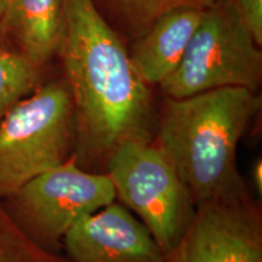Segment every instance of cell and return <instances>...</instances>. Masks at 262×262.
<instances>
[{
	"instance_id": "1",
	"label": "cell",
	"mask_w": 262,
	"mask_h": 262,
	"mask_svg": "<svg viewBox=\"0 0 262 262\" xmlns=\"http://www.w3.org/2000/svg\"><path fill=\"white\" fill-rule=\"evenodd\" d=\"M58 50L74 107L75 157L103 162L129 141H152L155 111L149 85L129 50L93 0H62Z\"/></svg>"
},
{
	"instance_id": "2",
	"label": "cell",
	"mask_w": 262,
	"mask_h": 262,
	"mask_svg": "<svg viewBox=\"0 0 262 262\" xmlns=\"http://www.w3.org/2000/svg\"><path fill=\"white\" fill-rule=\"evenodd\" d=\"M260 106L257 93L245 88L165 98L153 141L172 164L195 208L248 194L237 150Z\"/></svg>"
},
{
	"instance_id": "3",
	"label": "cell",
	"mask_w": 262,
	"mask_h": 262,
	"mask_svg": "<svg viewBox=\"0 0 262 262\" xmlns=\"http://www.w3.org/2000/svg\"><path fill=\"white\" fill-rule=\"evenodd\" d=\"M74 107L66 80L42 81L0 120V198L72 157Z\"/></svg>"
},
{
	"instance_id": "4",
	"label": "cell",
	"mask_w": 262,
	"mask_h": 262,
	"mask_svg": "<svg viewBox=\"0 0 262 262\" xmlns=\"http://www.w3.org/2000/svg\"><path fill=\"white\" fill-rule=\"evenodd\" d=\"M261 80V47L232 0H217L204 10L181 61L159 86L166 97L183 98L221 88L257 93Z\"/></svg>"
},
{
	"instance_id": "5",
	"label": "cell",
	"mask_w": 262,
	"mask_h": 262,
	"mask_svg": "<svg viewBox=\"0 0 262 262\" xmlns=\"http://www.w3.org/2000/svg\"><path fill=\"white\" fill-rule=\"evenodd\" d=\"M104 165L117 198L145 224L163 253H170L191 224L195 205L163 150L153 140L129 141Z\"/></svg>"
},
{
	"instance_id": "6",
	"label": "cell",
	"mask_w": 262,
	"mask_h": 262,
	"mask_svg": "<svg viewBox=\"0 0 262 262\" xmlns=\"http://www.w3.org/2000/svg\"><path fill=\"white\" fill-rule=\"evenodd\" d=\"M116 199L106 173L81 169L72 156L3 201L16 224L35 243L58 253L66 233L77 222Z\"/></svg>"
},
{
	"instance_id": "7",
	"label": "cell",
	"mask_w": 262,
	"mask_h": 262,
	"mask_svg": "<svg viewBox=\"0 0 262 262\" xmlns=\"http://www.w3.org/2000/svg\"><path fill=\"white\" fill-rule=\"evenodd\" d=\"M165 262H262V217L249 194L195 208Z\"/></svg>"
},
{
	"instance_id": "8",
	"label": "cell",
	"mask_w": 262,
	"mask_h": 262,
	"mask_svg": "<svg viewBox=\"0 0 262 262\" xmlns=\"http://www.w3.org/2000/svg\"><path fill=\"white\" fill-rule=\"evenodd\" d=\"M62 247L70 262H165L149 229L116 201L77 222Z\"/></svg>"
},
{
	"instance_id": "9",
	"label": "cell",
	"mask_w": 262,
	"mask_h": 262,
	"mask_svg": "<svg viewBox=\"0 0 262 262\" xmlns=\"http://www.w3.org/2000/svg\"><path fill=\"white\" fill-rule=\"evenodd\" d=\"M63 34L62 0H9L0 21V48L47 68Z\"/></svg>"
},
{
	"instance_id": "10",
	"label": "cell",
	"mask_w": 262,
	"mask_h": 262,
	"mask_svg": "<svg viewBox=\"0 0 262 262\" xmlns=\"http://www.w3.org/2000/svg\"><path fill=\"white\" fill-rule=\"evenodd\" d=\"M205 9L181 6L165 12L133 41L129 55L147 85H159L180 63Z\"/></svg>"
},
{
	"instance_id": "11",
	"label": "cell",
	"mask_w": 262,
	"mask_h": 262,
	"mask_svg": "<svg viewBox=\"0 0 262 262\" xmlns=\"http://www.w3.org/2000/svg\"><path fill=\"white\" fill-rule=\"evenodd\" d=\"M103 16L120 37L131 41L145 34L160 16L170 10L192 6L208 9L217 0H93Z\"/></svg>"
},
{
	"instance_id": "12",
	"label": "cell",
	"mask_w": 262,
	"mask_h": 262,
	"mask_svg": "<svg viewBox=\"0 0 262 262\" xmlns=\"http://www.w3.org/2000/svg\"><path fill=\"white\" fill-rule=\"evenodd\" d=\"M44 68L14 51L0 48V120L18 101L44 81Z\"/></svg>"
},
{
	"instance_id": "13",
	"label": "cell",
	"mask_w": 262,
	"mask_h": 262,
	"mask_svg": "<svg viewBox=\"0 0 262 262\" xmlns=\"http://www.w3.org/2000/svg\"><path fill=\"white\" fill-rule=\"evenodd\" d=\"M0 262H70L35 243L16 224L0 198Z\"/></svg>"
},
{
	"instance_id": "14",
	"label": "cell",
	"mask_w": 262,
	"mask_h": 262,
	"mask_svg": "<svg viewBox=\"0 0 262 262\" xmlns=\"http://www.w3.org/2000/svg\"><path fill=\"white\" fill-rule=\"evenodd\" d=\"M251 32L255 41L262 45V0H232Z\"/></svg>"
},
{
	"instance_id": "15",
	"label": "cell",
	"mask_w": 262,
	"mask_h": 262,
	"mask_svg": "<svg viewBox=\"0 0 262 262\" xmlns=\"http://www.w3.org/2000/svg\"><path fill=\"white\" fill-rule=\"evenodd\" d=\"M251 175H253L254 187H255V189H256V192L258 193V195H261V192H262V162H261V159H257L256 162H255Z\"/></svg>"
},
{
	"instance_id": "16",
	"label": "cell",
	"mask_w": 262,
	"mask_h": 262,
	"mask_svg": "<svg viewBox=\"0 0 262 262\" xmlns=\"http://www.w3.org/2000/svg\"><path fill=\"white\" fill-rule=\"evenodd\" d=\"M8 2L9 0H0V21H2L3 16H4L6 6H8Z\"/></svg>"
}]
</instances>
